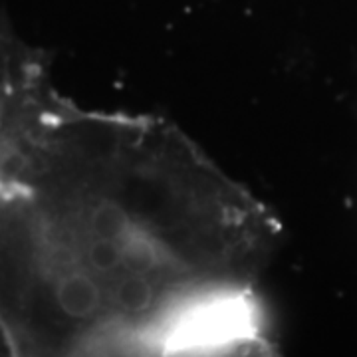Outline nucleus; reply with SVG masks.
<instances>
[{"mask_svg":"<svg viewBox=\"0 0 357 357\" xmlns=\"http://www.w3.org/2000/svg\"><path fill=\"white\" fill-rule=\"evenodd\" d=\"M32 181L0 203L30 340L79 354L270 351L260 278L280 238L266 204L165 119L40 109Z\"/></svg>","mask_w":357,"mask_h":357,"instance_id":"1","label":"nucleus"}]
</instances>
